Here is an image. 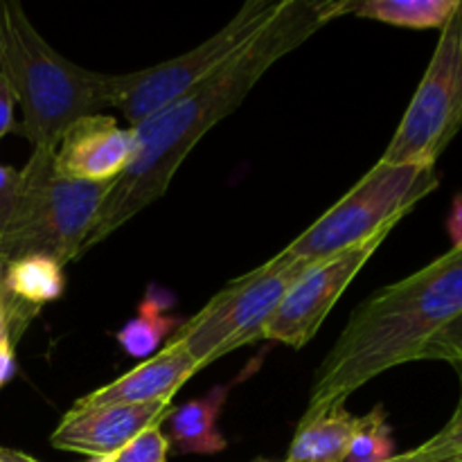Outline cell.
<instances>
[{
	"instance_id": "17",
	"label": "cell",
	"mask_w": 462,
	"mask_h": 462,
	"mask_svg": "<svg viewBox=\"0 0 462 462\" xmlns=\"http://www.w3.org/2000/svg\"><path fill=\"white\" fill-rule=\"evenodd\" d=\"M170 305L171 298L162 289H149L147 296L138 305V314L126 320V325H122L120 332L116 334L117 343L126 355L144 361L162 350V343L170 341L171 334L183 323L167 314Z\"/></svg>"
},
{
	"instance_id": "8",
	"label": "cell",
	"mask_w": 462,
	"mask_h": 462,
	"mask_svg": "<svg viewBox=\"0 0 462 462\" xmlns=\"http://www.w3.org/2000/svg\"><path fill=\"white\" fill-rule=\"evenodd\" d=\"M282 3L284 0H248L217 34L189 52L143 70L116 75V108H120L131 129L143 125L237 54L253 36L260 34Z\"/></svg>"
},
{
	"instance_id": "30",
	"label": "cell",
	"mask_w": 462,
	"mask_h": 462,
	"mask_svg": "<svg viewBox=\"0 0 462 462\" xmlns=\"http://www.w3.org/2000/svg\"><path fill=\"white\" fill-rule=\"evenodd\" d=\"M257 462H266V460H257Z\"/></svg>"
},
{
	"instance_id": "26",
	"label": "cell",
	"mask_w": 462,
	"mask_h": 462,
	"mask_svg": "<svg viewBox=\"0 0 462 462\" xmlns=\"http://www.w3.org/2000/svg\"><path fill=\"white\" fill-rule=\"evenodd\" d=\"M0 462H39V460L32 458V456H27V454H23V451L0 447Z\"/></svg>"
},
{
	"instance_id": "23",
	"label": "cell",
	"mask_w": 462,
	"mask_h": 462,
	"mask_svg": "<svg viewBox=\"0 0 462 462\" xmlns=\"http://www.w3.org/2000/svg\"><path fill=\"white\" fill-rule=\"evenodd\" d=\"M18 185H21V170H14V167L0 165V228L7 221L9 210L14 206V199H16Z\"/></svg>"
},
{
	"instance_id": "25",
	"label": "cell",
	"mask_w": 462,
	"mask_h": 462,
	"mask_svg": "<svg viewBox=\"0 0 462 462\" xmlns=\"http://www.w3.org/2000/svg\"><path fill=\"white\" fill-rule=\"evenodd\" d=\"M447 230H449L451 248H462V194H456L454 203H451Z\"/></svg>"
},
{
	"instance_id": "3",
	"label": "cell",
	"mask_w": 462,
	"mask_h": 462,
	"mask_svg": "<svg viewBox=\"0 0 462 462\" xmlns=\"http://www.w3.org/2000/svg\"><path fill=\"white\" fill-rule=\"evenodd\" d=\"M0 68L23 111L16 134L32 152L54 153L72 122L117 102L116 75L86 70L59 54L16 0H0Z\"/></svg>"
},
{
	"instance_id": "15",
	"label": "cell",
	"mask_w": 462,
	"mask_h": 462,
	"mask_svg": "<svg viewBox=\"0 0 462 462\" xmlns=\"http://www.w3.org/2000/svg\"><path fill=\"white\" fill-rule=\"evenodd\" d=\"M460 0H328L329 21L356 16L409 30H442Z\"/></svg>"
},
{
	"instance_id": "5",
	"label": "cell",
	"mask_w": 462,
	"mask_h": 462,
	"mask_svg": "<svg viewBox=\"0 0 462 462\" xmlns=\"http://www.w3.org/2000/svg\"><path fill=\"white\" fill-rule=\"evenodd\" d=\"M438 185L436 167L379 161L346 197L273 257L282 264L311 266L391 235L402 217Z\"/></svg>"
},
{
	"instance_id": "14",
	"label": "cell",
	"mask_w": 462,
	"mask_h": 462,
	"mask_svg": "<svg viewBox=\"0 0 462 462\" xmlns=\"http://www.w3.org/2000/svg\"><path fill=\"white\" fill-rule=\"evenodd\" d=\"M230 386H215L210 393L180 406H171L167 415L170 445L180 454L215 456L228 447V440L219 431V418L228 400Z\"/></svg>"
},
{
	"instance_id": "28",
	"label": "cell",
	"mask_w": 462,
	"mask_h": 462,
	"mask_svg": "<svg viewBox=\"0 0 462 462\" xmlns=\"http://www.w3.org/2000/svg\"><path fill=\"white\" fill-rule=\"evenodd\" d=\"M5 266H7V264H5V262L0 260V293H3V278H5Z\"/></svg>"
},
{
	"instance_id": "16",
	"label": "cell",
	"mask_w": 462,
	"mask_h": 462,
	"mask_svg": "<svg viewBox=\"0 0 462 462\" xmlns=\"http://www.w3.org/2000/svg\"><path fill=\"white\" fill-rule=\"evenodd\" d=\"M356 427L359 418L346 404L334 406L319 418L302 420L284 462H346Z\"/></svg>"
},
{
	"instance_id": "11",
	"label": "cell",
	"mask_w": 462,
	"mask_h": 462,
	"mask_svg": "<svg viewBox=\"0 0 462 462\" xmlns=\"http://www.w3.org/2000/svg\"><path fill=\"white\" fill-rule=\"evenodd\" d=\"M171 402L158 404L72 406L54 433L50 445L59 451L84 454L88 458H108L149 427H162Z\"/></svg>"
},
{
	"instance_id": "22",
	"label": "cell",
	"mask_w": 462,
	"mask_h": 462,
	"mask_svg": "<svg viewBox=\"0 0 462 462\" xmlns=\"http://www.w3.org/2000/svg\"><path fill=\"white\" fill-rule=\"evenodd\" d=\"M16 338L9 328L5 311L0 307V391L7 386L16 374Z\"/></svg>"
},
{
	"instance_id": "27",
	"label": "cell",
	"mask_w": 462,
	"mask_h": 462,
	"mask_svg": "<svg viewBox=\"0 0 462 462\" xmlns=\"http://www.w3.org/2000/svg\"><path fill=\"white\" fill-rule=\"evenodd\" d=\"M386 462H440V460L424 458V456H420L418 451H415V449H411V451H406V454H400V456H395V458H391V460H386Z\"/></svg>"
},
{
	"instance_id": "1",
	"label": "cell",
	"mask_w": 462,
	"mask_h": 462,
	"mask_svg": "<svg viewBox=\"0 0 462 462\" xmlns=\"http://www.w3.org/2000/svg\"><path fill=\"white\" fill-rule=\"evenodd\" d=\"M328 23V0H284L278 14L237 54L156 116L134 126L138 143L134 161L108 189L81 255L165 197L171 179L199 140L228 117L280 59L300 48Z\"/></svg>"
},
{
	"instance_id": "18",
	"label": "cell",
	"mask_w": 462,
	"mask_h": 462,
	"mask_svg": "<svg viewBox=\"0 0 462 462\" xmlns=\"http://www.w3.org/2000/svg\"><path fill=\"white\" fill-rule=\"evenodd\" d=\"M395 458V442L382 406L361 415L346 462H386Z\"/></svg>"
},
{
	"instance_id": "29",
	"label": "cell",
	"mask_w": 462,
	"mask_h": 462,
	"mask_svg": "<svg viewBox=\"0 0 462 462\" xmlns=\"http://www.w3.org/2000/svg\"><path fill=\"white\" fill-rule=\"evenodd\" d=\"M86 462H108L106 458H88Z\"/></svg>"
},
{
	"instance_id": "12",
	"label": "cell",
	"mask_w": 462,
	"mask_h": 462,
	"mask_svg": "<svg viewBox=\"0 0 462 462\" xmlns=\"http://www.w3.org/2000/svg\"><path fill=\"white\" fill-rule=\"evenodd\" d=\"M199 364L188 350L167 341L161 352L140 361L134 370L113 379L106 386L79 397L75 406H117V404H158L171 397L199 373Z\"/></svg>"
},
{
	"instance_id": "21",
	"label": "cell",
	"mask_w": 462,
	"mask_h": 462,
	"mask_svg": "<svg viewBox=\"0 0 462 462\" xmlns=\"http://www.w3.org/2000/svg\"><path fill=\"white\" fill-rule=\"evenodd\" d=\"M422 361H449L462 364V314L447 325L424 350Z\"/></svg>"
},
{
	"instance_id": "9",
	"label": "cell",
	"mask_w": 462,
	"mask_h": 462,
	"mask_svg": "<svg viewBox=\"0 0 462 462\" xmlns=\"http://www.w3.org/2000/svg\"><path fill=\"white\" fill-rule=\"evenodd\" d=\"M386 237L388 235H382L341 255L307 266L280 300L273 319L264 329V341L302 350L319 334L320 325L325 323L338 298L346 293L352 280L368 264L370 257L379 251Z\"/></svg>"
},
{
	"instance_id": "13",
	"label": "cell",
	"mask_w": 462,
	"mask_h": 462,
	"mask_svg": "<svg viewBox=\"0 0 462 462\" xmlns=\"http://www.w3.org/2000/svg\"><path fill=\"white\" fill-rule=\"evenodd\" d=\"M66 291L63 264L48 255H25L5 266L0 307L14 338L21 341L25 329L48 302L59 300Z\"/></svg>"
},
{
	"instance_id": "7",
	"label": "cell",
	"mask_w": 462,
	"mask_h": 462,
	"mask_svg": "<svg viewBox=\"0 0 462 462\" xmlns=\"http://www.w3.org/2000/svg\"><path fill=\"white\" fill-rule=\"evenodd\" d=\"M462 129V0L440 30L427 72L379 161L436 167Z\"/></svg>"
},
{
	"instance_id": "6",
	"label": "cell",
	"mask_w": 462,
	"mask_h": 462,
	"mask_svg": "<svg viewBox=\"0 0 462 462\" xmlns=\"http://www.w3.org/2000/svg\"><path fill=\"white\" fill-rule=\"evenodd\" d=\"M305 269V264H282L271 257L226 284L201 311L179 325L170 341L185 347L199 368L215 364L239 347L264 341V329L280 300Z\"/></svg>"
},
{
	"instance_id": "20",
	"label": "cell",
	"mask_w": 462,
	"mask_h": 462,
	"mask_svg": "<svg viewBox=\"0 0 462 462\" xmlns=\"http://www.w3.org/2000/svg\"><path fill=\"white\" fill-rule=\"evenodd\" d=\"M420 456L440 462H462V400L454 418L424 445L415 447Z\"/></svg>"
},
{
	"instance_id": "10",
	"label": "cell",
	"mask_w": 462,
	"mask_h": 462,
	"mask_svg": "<svg viewBox=\"0 0 462 462\" xmlns=\"http://www.w3.org/2000/svg\"><path fill=\"white\" fill-rule=\"evenodd\" d=\"M135 134L116 117L86 116L59 138L52 156L54 174L79 183H116L135 156Z\"/></svg>"
},
{
	"instance_id": "4",
	"label": "cell",
	"mask_w": 462,
	"mask_h": 462,
	"mask_svg": "<svg viewBox=\"0 0 462 462\" xmlns=\"http://www.w3.org/2000/svg\"><path fill=\"white\" fill-rule=\"evenodd\" d=\"M54 153L32 152L21 170V185L0 228V260L48 255L61 262L81 257L113 183H79L54 174Z\"/></svg>"
},
{
	"instance_id": "24",
	"label": "cell",
	"mask_w": 462,
	"mask_h": 462,
	"mask_svg": "<svg viewBox=\"0 0 462 462\" xmlns=\"http://www.w3.org/2000/svg\"><path fill=\"white\" fill-rule=\"evenodd\" d=\"M14 106H16V97L9 86L7 77H5L3 68H0V140L7 134L16 131V120H14Z\"/></svg>"
},
{
	"instance_id": "2",
	"label": "cell",
	"mask_w": 462,
	"mask_h": 462,
	"mask_svg": "<svg viewBox=\"0 0 462 462\" xmlns=\"http://www.w3.org/2000/svg\"><path fill=\"white\" fill-rule=\"evenodd\" d=\"M462 314V248L361 302L316 370L302 420L319 418L379 374L422 361L429 343Z\"/></svg>"
},
{
	"instance_id": "19",
	"label": "cell",
	"mask_w": 462,
	"mask_h": 462,
	"mask_svg": "<svg viewBox=\"0 0 462 462\" xmlns=\"http://www.w3.org/2000/svg\"><path fill=\"white\" fill-rule=\"evenodd\" d=\"M170 440L161 427H149L143 433L126 442L122 449L108 456V462H167Z\"/></svg>"
}]
</instances>
